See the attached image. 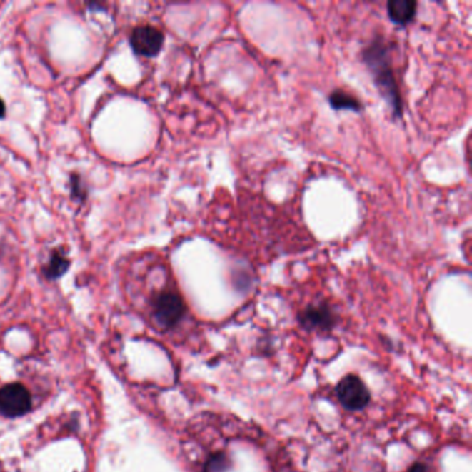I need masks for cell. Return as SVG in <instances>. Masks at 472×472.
Returning <instances> with one entry per match:
<instances>
[{
  "label": "cell",
  "instance_id": "obj_11",
  "mask_svg": "<svg viewBox=\"0 0 472 472\" xmlns=\"http://www.w3.org/2000/svg\"><path fill=\"white\" fill-rule=\"evenodd\" d=\"M71 191H72V196L74 197H78L81 200L85 199L86 193H85V190L82 187V183H81V178L79 176H72L71 178Z\"/></svg>",
  "mask_w": 472,
  "mask_h": 472
},
{
  "label": "cell",
  "instance_id": "obj_13",
  "mask_svg": "<svg viewBox=\"0 0 472 472\" xmlns=\"http://www.w3.org/2000/svg\"><path fill=\"white\" fill-rule=\"evenodd\" d=\"M6 115V106L3 103V100L0 99V118H3Z\"/></svg>",
  "mask_w": 472,
  "mask_h": 472
},
{
  "label": "cell",
  "instance_id": "obj_7",
  "mask_svg": "<svg viewBox=\"0 0 472 472\" xmlns=\"http://www.w3.org/2000/svg\"><path fill=\"white\" fill-rule=\"evenodd\" d=\"M389 20L396 25L406 26L411 23L417 13V1L414 0H389L386 3Z\"/></svg>",
  "mask_w": 472,
  "mask_h": 472
},
{
  "label": "cell",
  "instance_id": "obj_12",
  "mask_svg": "<svg viewBox=\"0 0 472 472\" xmlns=\"http://www.w3.org/2000/svg\"><path fill=\"white\" fill-rule=\"evenodd\" d=\"M407 472H432L429 468H428V466H426L424 463H416V464H413L411 467H410V470Z\"/></svg>",
  "mask_w": 472,
  "mask_h": 472
},
{
  "label": "cell",
  "instance_id": "obj_5",
  "mask_svg": "<svg viewBox=\"0 0 472 472\" xmlns=\"http://www.w3.org/2000/svg\"><path fill=\"white\" fill-rule=\"evenodd\" d=\"M164 34L150 25L137 26L131 35L134 51L143 57H156L164 46Z\"/></svg>",
  "mask_w": 472,
  "mask_h": 472
},
{
  "label": "cell",
  "instance_id": "obj_2",
  "mask_svg": "<svg viewBox=\"0 0 472 472\" xmlns=\"http://www.w3.org/2000/svg\"><path fill=\"white\" fill-rule=\"evenodd\" d=\"M336 392L339 403L351 411L363 410L371 401L368 388L355 374H349L343 377L338 383Z\"/></svg>",
  "mask_w": 472,
  "mask_h": 472
},
{
  "label": "cell",
  "instance_id": "obj_3",
  "mask_svg": "<svg viewBox=\"0 0 472 472\" xmlns=\"http://www.w3.org/2000/svg\"><path fill=\"white\" fill-rule=\"evenodd\" d=\"M32 401L28 389L21 383H9L0 388V413L16 418L31 410Z\"/></svg>",
  "mask_w": 472,
  "mask_h": 472
},
{
  "label": "cell",
  "instance_id": "obj_9",
  "mask_svg": "<svg viewBox=\"0 0 472 472\" xmlns=\"http://www.w3.org/2000/svg\"><path fill=\"white\" fill-rule=\"evenodd\" d=\"M69 269V259L61 249H54L44 268V274L47 280H56L61 277Z\"/></svg>",
  "mask_w": 472,
  "mask_h": 472
},
{
  "label": "cell",
  "instance_id": "obj_1",
  "mask_svg": "<svg viewBox=\"0 0 472 472\" xmlns=\"http://www.w3.org/2000/svg\"><path fill=\"white\" fill-rule=\"evenodd\" d=\"M361 60L370 71L374 85L377 86L386 104L391 107L393 115L401 118L403 115L402 94L392 67L389 45L383 36L374 38L364 47L361 51Z\"/></svg>",
  "mask_w": 472,
  "mask_h": 472
},
{
  "label": "cell",
  "instance_id": "obj_10",
  "mask_svg": "<svg viewBox=\"0 0 472 472\" xmlns=\"http://www.w3.org/2000/svg\"><path fill=\"white\" fill-rule=\"evenodd\" d=\"M233 467V460L226 451L212 453L204 466V472H227Z\"/></svg>",
  "mask_w": 472,
  "mask_h": 472
},
{
  "label": "cell",
  "instance_id": "obj_6",
  "mask_svg": "<svg viewBox=\"0 0 472 472\" xmlns=\"http://www.w3.org/2000/svg\"><path fill=\"white\" fill-rule=\"evenodd\" d=\"M298 320L303 328L311 330V331H313V330L328 331L337 323V317L327 303L308 306L306 309H303L299 313Z\"/></svg>",
  "mask_w": 472,
  "mask_h": 472
},
{
  "label": "cell",
  "instance_id": "obj_8",
  "mask_svg": "<svg viewBox=\"0 0 472 472\" xmlns=\"http://www.w3.org/2000/svg\"><path fill=\"white\" fill-rule=\"evenodd\" d=\"M328 103L334 110H351L355 113H360L363 110V104L359 99L352 93L343 89H336L328 96Z\"/></svg>",
  "mask_w": 472,
  "mask_h": 472
},
{
  "label": "cell",
  "instance_id": "obj_4",
  "mask_svg": "<svg viewBox=\"0 0 472 472\" xmlns=\"http://www.w3.org/2000/svg\"><path fill=\"white\" fill-rule=\"evenodd\" d=\"M186 305L179 293L165 291L154 299V317L164 328L175 327L183 318Z\"/></svg>",
  "mask_w": 472,
  "mask_h": 472
}]
</instances>
